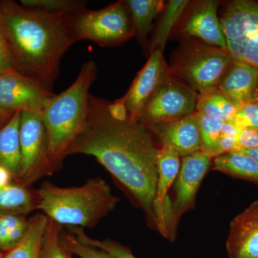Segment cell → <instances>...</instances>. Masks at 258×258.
<instances>
[{
  "mask_svg": "<svg viewBox=\"0 0 258 258\" xmlns=\"http://www.w3.org/2000/svg\"><path fill=\"white\" fill-rule=\"evenodd\" d=\"M107 108L110 115L115 120L125 121L128 119V109L123 97L111 103L108 102Z\"/></svg>",
  "mask_w": 258,
  "mask_h": 258,
  "instance_id": "34",
  "label": "cell"
},
{
  "mask_svg": "<svg viewBox=\"0 0 258 258\" xmlns=\"http://www.w3.org/2000/svg\"><path fill=\"white\" fill-rule=\"evenodd\" d=\"M217 88L240 108L258 100V69L235 61L222 76Z\"/></svg>",
  "mask_w": 258,
  "mask_h": 258,
  "instance_id": "16",
  "label": "cell"
},
{
  "mask_svg": "<svg viewBox=\"0 0 258 258\" xmlns=\"http://www.w3.org/2000/svg\"><path fill=\"white\" fill-rule=\"evenodd\" d=\"M107 104L108 101L89 95L84 128L68 156L94 157L154 219L159 148L147 125L138 120H115Z\"/></svg>",
  "mask_w": 258,
  "mask_h": 258,
  "instance_id": "1",
  "label": "cell"
},
{
  "mask_svg": "<svg viewBox=\"0 0 258 258\" xmlns=\"http://www.w3.org/2000/svg\"><path fill=\"white\" fill-rule=\"evenodd\" d=\"M14 113L15 112L6 111L0 108V129L10 121Z\"/></svg>",
  "mask_w": 258,
  "mask_h": 258,
  "instance_id": "39",
  "label": "cell"
},
{
  "mask_svg": "<svg viewBox=\"0 0 258 258\" xmlns=\"http://www.w3.org/2000/svg\"><path fill=\"white\" fill-rule=\"evenodd\" d=\"M214 159L215 170L258 182V164L248 156L240 152H232Z\"/></svg>",
  "mask_w": 258,
  "mask_h": 258,
  "instance_id": "22",
  "label": "cell"
},
{
  "mask_svg": "<svg viewBox=\"0 0 258 258\" xmlns=\"http://www.w3.org/2000/svg\"><path fill=\"white\" fill-rule=\"evenodd\" d=\"M21 112H15L10 121L0 129V166L8 169L18 181L21 171L20 125Z\"/></svg>",
  "mask_w": 258,
  "mask_h": 258,
  "instance_id": "18",
  "label": "cell"
},
{
  "mask_svg": "<svg viewBox=\"0 0 258 258\" xmlns=\"http://www.w3.org/2000/svg\"><path fill=\"white\" fill-rule=\"evenodd\" d=\"M237 152H240L242 154L248 156L258 164V148L257 149H242V150L237 151Z\"/></svg>",
  "mask_w": 258,
  "mask_h": 258,
  "instance_id": "40",
  "label": "cell"
},
{
  "mask_svg": "<svg viewBox=\"0 0 258 258\" xmlns=\"http://www.w3.org/2000/svg\"><path fill=\"white\" fill-rule=\"evenodd\" d=\"M220 20L231 57L258 69V1L231 2Z\"/></svg>",
  "mask_w": 258,
  "mask_h": 258,
  "instance_id": "6",
  "label": "cell"
},
{
  "mask_svg": "<svg viewBox=\"0 0 258 258\" xmlns=\"http://www.w3.org/2000/svg\"><path fill=\"white\" fill-rule=\"evenodd\" d=\"M55 96L37 80L12 70L0 74V108L13 112L42 113Z\"/></svg>",
  "mask_w": 258,
  "mask_h": 258,
  "instance_id": "10",
  "label": "cell"
},
{
  "mask_svg": "<svg viewBox=\"0 0 258 258\" xmlns=\"http://www.w3.org/2000/svg\"><path fill=\"white\" fill-rule=\"evenodd\" d=\"M70 232L83 243L105 251L115 258H137L130 249L115 241L108 239L101 240L91 238L85 233L81 227H73Z\"/></svg>",
  "mask_w": 258,
  "mask_h": 258,
  "instance_id": "27",
  "label": "cell"
},
{
  "mask_svg": "<svg viewBox=\"0 0 258 258\" xmlns=\"http://www.w3.org/2000/svg\"><path fill=\"white\" fill-rule=\"evenodd\" d=\"M212 159L211 156L202 151L182 157L176 179V197L171 208L170 225L176 222L179 217L192 206Z\"/></svg>",
  "mask_w": 258,
  "mask_h": 258,
  "instance_id": "12",
  "label": "cell"
},
{
  "mask_svg": "<svg viewBox=\"0 0 258 258\" xmlns=\"http://www.w3.org/2000/svg\"><path fill=\"white\" fill-rule=\"evenodd\" d=\"M165 144L184 157L201 151L202 142L195 113L171 121L148 125Z\"/></svg>",
  "mask_w": 258,
  "mask_h": 258,
  "instance_id": "14",
  "label": "cell"
},
{
  "mask_svg": "<svg viewBox=\"0 0 258 258\" xmlns=\"http://www.w3.org/2000/svg\"><path fill=\"white\" fill-rule=\"evenodd\" d=\"M3 252H2L1 249H0V258H3Z\"/></svg>",
  "mask_w": 258,
  "mask_h": 258,
  "instance_id": "43",
  "label": "cell"
},
{
  "mask_svg": "<svg viewBox=\"0 0 258 258\" xmlns=\"http://www.w3.org/2000/svg\"><path fill=\"white\" fill-rule=\"evenodd\" d=\"M24 215H2L0 216V249L2 252L6 244L9 232L12 229L26 221Z\"/></svg>",
  "mask_w": 258,
  "mask_h": 258,
  "instance_id": "31",
  "label": "cell"
},
{
  "mask_svg": "<svg viewBox=\"0 0 258 258\" xmlns=\"http://www.w3.org/2000/svg\"><path fill=\"white\" fill-rule=\"evenodd\" d=\"M239 129L258 128V100L241 106L231 119Z\"/></svg>",
  "mask_w": 258,
  "mask_h": 258,
  "instance_id": "30",
  "label": "cell"
},
{
  "mask_svg": "<svg viewBox=\"0 0 258 258\" xmlns=\"http://www.w3.org/2000/svg\"><path fill=\"white\" fill-rule=\"evenodd\" d=\"M236 151H237V139L225 137V136L220 137L218 146H217L216 157L222 154L236 152Z\"/></svg>",
  "mask_w": 258,
  "mask_h": 258,
  "instance_id": "35",
  "label": "cell"
},
{
  "mask_svg": "<svg viewBox=\"0 0 258 258\" xmlns=\"http://www.w3.org/2000/svg\"><path fill=\"white\" fill-rule=\"evenodd\" d=\"M237 151L258 148V128L241 129L237 137ZM237 152V151H236Z\"/></svg>",
  "mask_w": 258,
  "mask_h": 258,
  "instance_id": "32",
  "label": "cell"
},
{
  "mask_svg": "<svg viewBox=\"0 0 258 258\" xmlns=\"http://www.w3.org/2000/svg\"><path fill=\"white\" fill-rule=\"evenodd\" d=\"M15 69V60L10 51L0 55V74Z\"/></svg>",
  "mask_w": 258,
  "mask_h": 258,
  "instance_id": "36",
  "label": "cell"
},
{
  "mask_svg": "<svg viewBox=\"0 0 258 258\" xmlns=\"http://www.w3.org/2000/svg\"><path fill=\"white\" fill-rule=\"evenodd\" d=\"M10 50L9 45L6 40H0V55Z\"/></svg>",
  "mask_w": 258,
  "mask_h": 258,
  "instance_id": "41",
  "label": "cell"
},
{
  "mask_svg": "<svg viewBox=\"0 0 258 258\" xmlns=\"http://www.w3.org/2000/svg\"><path fill=\"white\" fill-rule=\"evenodd\" d=\"M61 242L70 253L81 258H115L105 251L83 243L71 232L61 234Z\"/></svg>",
  "mask_w": 258,
  "mask_h": 258,
  "instance_id": "29",
  "label": "cell"
},
{
  "mask_svg": "<svg viewBox=\"0 0 258 258\" xmlns=\"http://www.w3.org/2000/svg\"><path fill=\"white\" fill-rule=\"evenodd\" d=\"M0 40H5L4 24H3L1 15H0Z\"/></svg>",
  "mask_w": 258,
  "mask_h": 258,
  "instance_id": "42",
  "label": "cell"
},
{
  "mask_svg": "<svg viewBox=\"0 0 258 258\" xmlns=\"http://www.w3.org/2000/svg\"><path fill=\"white\" fill-rule=\"evenodd\" d=\"M97 74L96 62L86 61L74 83L63 92L52 97L42 110L52 172L68 157L69 148L84 128L90 88Z\"/></svg>",
  "mask_w": 258,
  "mask_h": 258,
  "instance_id": "3",
  "label": "cell"
},
{
  "mask_svg": "<svg viewBox=\"0 0 258 258\" xmlns=\"http://www.w3.org/2000/svg\"><path fill=\"white\" fill-rule=\"evenodd\" d=\"M37 210L59 225L93 228L114 210L119 199L100 177L74 187H60L43 183L37 190Z\"/></svg>",
  "mask_w": 258,
  "mask_h": 258,
  "instance_id": "4",
  "label": "cell"
},
{
  "mask_svg": "<svg viewBox=\"0 0 258 258\" xmlns=\"http://www.w3.org/2000/svg\"><path fill=\"white\" fill-rule=\"evenodd\" d=\"M71 25L76 42L87 40L102 47L114 46L134 36L132 15L125 1L101 10L75 12Z\"/></svg>",
  "mask_w": 258,
  "mask_h": 258,
  "instance_id": "5",
  "label": "cell"
},
{
  "mask_svg": "<svg viewBox=\"0 0 258 258\" xmlns=\"http://www.w3.org/2000/svg\"><path fill=\"white\" fill-rule=\"evenodd\" d=\"M37 198L28 186L13 181L0 188V216L24 215L36 210Z\"/></svg>",
  "mask_w": 258,
  "mask_h": 258,
  "instance_id": "19",
  "label": "cell"
},
{
  "mask_svg": "<svg viewBox=\"0 0 258 258\" xmlns=\"http://www.w3.org/2000/svg\"><path fill=\"white\" fill-rule=\"evenodd\" d=\"M62 225L48 218L42 238L40 258H71L72 255L61 242Z\"/></svg>",
  "mask_w": 258,
  "mask_h": 258,
  "instance_id": "26",
  "label": "cell"
},
{
  "mask_svg": "<svg viewBox=\"0 0 258 258\" xmlns=\"http://www.w3.org/2000/svg\"><path fill=\"white\" fill-rule=\"evenodd\" d=\"M190 4L188 0H171L169 1L161 23L152 42L151 52L155 50L163 51L170 35L171 30L174 28L182 16L185 10Z\"/></svg>",
  "mask_w": 258,
  "mask_h": 258,
  "instance_id": "24",
  "label": "cell"
},
{
  "mask_svg": "<svg viewBox=\"0 0 258 258\" xmlns=\"http://www.w3.org/2000/svg\"><path fill=\"white\" fill-rule=\"evenodd\" d=\"M14 181L13 174L4 166H0V188L4 187Z\"/></svg>",
  "mask_w": 258,
  "mask_h": 258,
  "instance_id": "38",
  "label": "cell"
},
{
  "mask_svg": "<svg viewBox=\"0 0 258 258\" xmlns=\"http://www.w3.org/2000/svg\"><path fill=\"white\" fill-rule=\"evenodd\" d=\"M29 225V220L23 222L12 229L8 235V239H7L6 244L3 249V252H8L10 249H13L18 243L21 242L24 237L26 235L27 231H28Z\"/></svg>",
  "mask_w": 258,
  "mask_h": 258,
  "instance_id": "33",
  "label": "cell"
},
{
  "mask_svg": "<svg viewBox=\"0 0 258 258\" xmlns=\"http://www.w3.org/2000/svg\"><path fill=\"white\" fill-rule=\"evenodd\" d=\"M21 5L51 13H75L86 8L87 2L79 0H22Z\"/></svg>",
  "mask_w": 258,
  "mask_h": 258,
  "instance_id": "28",
  "label": "cell"
},
{
  "mask_svg": "<svg viewBox=\"0 0 258 258\" xmlns=\"http://www.w3.org/2000/svg\"><path fill=\"white\" fill-rule=\"evenodd\" d=\"M220 3L208 0L199 3L185 24L184 33L196 37L204 42L227 50V42L220 20L217 16Z\"/></svg>",
  "mask_w": 258,
  "mask_h": 258,
  "instance_id": "17",
  "label": "cell"
},
{
  "mask_svg": "<svg viewBox=\"0 0 258 258\" xmlns=\"http://www.w3.org/2000/svg\"><path fill=\"white\" fill-rule=\"evenodd\" d=\"M162 51H152L147 63L137 74L128 92L123 96L128 112V119L138 120L148 103L171 76Z\"/></svg>",
  "mask_w": 258,
  "mask_h": 258,
  "instance_id": "11",
  "label": "cell"
},
{
  "mask_svg": "<svg viewBox=\"0 0 258 258\" xmlns=\"http://www.w3.org/2000/svg\"><path fill=\"white\" fill-rule=\"evenodd\" d=\"M198 93L171 75L141 113L138 121L150 125L171 121L196 112Z\"/></svg>",
  "mask_w": 258,
  "mask_h": 258,
  "instance_id": "9",
  "label": "cell"
},
{
  "mask_svg": "<svg viewBox=\"0 0 258 258\" xmlns=\"http://www.w3.org/2000/svg\"><path fill=\"white\" fill-rule=\"evenodd\" d=\"M180 157L171 148L161 144L157 157V182L154 199V220L158 230L165 237L169 235L171 205L168 192L179 174Z\"/></svg>",
  "mask_w": 258,
  "mask_h": 258,
  "instance_id": "13",
  "label": "cell"
},
{
  "mask_svg": "<svg viewBox=\"0 0 258 258\" xmlns=\"http://www.w3.org/2000/svg\"><path fill=\"white\" fill-rule=\"evenodd\" d=\"M227 249L230 258H258V200L230 222Z\"/></svg>",
  "mask_w": 258,
  "mask_h": 258,
  "instance_id": "15",
  "label": "cell"
},
{
  "mask_svg": "<svg viewBox=\"0 0 258 258\" xmlns=\"http://www.w3.org/2000/svg\"><path fill=\"white\" fill-rule=\"evenodd\" d=\"M132 15L134 36L142 45L147 44L148 35L154 19L164 10V2L161 0H127Z\"/></svg>",
  "mask_w": 258,
  "mask_h": 258,
  "instance_id": "20",
  "label": "cell"
},
{
  "mask_svg": "<svg viewBox=\"0 0 258 258\" xmlns=\"http://www.w3.org/2000/svg\"><path fill=\"white\" fill-rule=\"evenodd\" d=\"M240 131L238 127L235 125V123L232 120H227V121H225L223 125H222L221 136L237 139Z\"/></svg>",
  "mask_w": 258,
  "mask_h": 258,
  "instance_id": "37",
  "label": "cell"
},
{
  "mask_svg": "<svg viewBox=\"0 0 258 258\" xmlns=\"http://www.w3.org/2000/svg\"><path fill=\"white\" fill-rule=\"evenodd\" d=\"M235 61L227 50L193 45L185 51L170 73L202 94L217 88L222 76Z\"/></svg>",
  "mask_w": 258,
  "mask_h": 258,
  "instance_id": "7",
  "label": "cell"
},
{
  "mask_svg": "<svg viewBox=\"0 0 258 258\" xmlns=\"http://www.w3.org/2000/svg\"><path fill=\"white\" fill-rule=\"evenodd\" d=\"M195 115L201 136V151L214 159L216 157L217 146L225 120L200 112H195Z\"/></svg>",
  "mask_w": 258,
  "mask_h": 258,
  "instance_id": "25",
  "label": "cell"
},
{
  "mask_svg": "<svg viewBox=\"0 0 258 258\" xmlns=\"http://www.w3.org/2000/svg\"><path fill=\"white\" fill-rule=\"evenodd\" d=\"M48 217L37 213L29 220L26 235L20 243L7 252L3 258H40L42 238Z\"/></svg>",
  "mask_w": 258,
  "mask_h": 258,
  "instance_id": "21",
  "label": "cell"
},
{
  "mask_svg": "<svg viewBox=\"0 0 258 258\" xmlns=\"http://www.w3.org/2000/svg\"><path fill=\"white\" fill-rule=\"evenodd\" d=\"M72 13H47L13 1L0 2L5 40L17 71L50 90L62 56L76 42L71 29Z\"/></svg>",
  "mask_w": 258,
  "mask_h": 258,
  "instance_id": "2",
  "label": "cell"
},
{
  "mask_svg": "<svg viewBox=\"0 0 258 258\" xmlns=\"http://www.w3.org/2000/svg\"><path fill=\"white\" fill-rule=\"evenodd\" d=\"M239 107L218 88L198 94L196 111L227 121L235 116Z\"/></svg>",
  "mask_w": 258,
  "mask_h": 258,
  "instance_id": "23",
  "label": "cell"
},
{
  "mask_svg": "<svg viewBox=\"0 0 258 258\" xmlns=\"http://www.w3.org/2000/svg\"><path fill=\"white\" fill-rule=\"evenodd\" d=\"M20 144L21 171L17 182L28 186L42 176L52 174L41 113L21 112Z\"/></svg>",
  "mask_w": 258,
  "mask_h": 258,
  "instance_id": "8",
  "label": "cell"
}]
</instances>
